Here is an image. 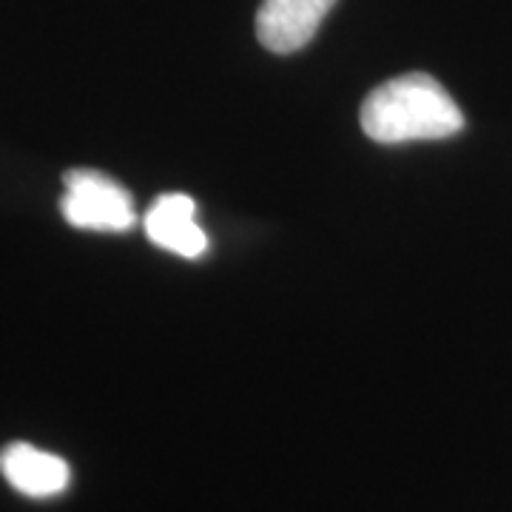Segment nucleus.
<instances>
[{
    "mask_svg": "<svg viewBox=\"0 0 512 512\" xmlns=\"http://www.w3.org/2000/svg\"><path fill=\"white\" fill-rule=\"evenodd\" d=\"M362 128L382 146L444 140L464 128V114L436 77L410 72L382 83L362 103Z\"/></svg>",
    "mask_w": 512,
    "mask_h": 512,
    "instance_id": "obj_1",
    "label": "nucleus"
},
{
    "mask_svg": "<svg viewBox=\"0 0 512 512\" xmlns=\"http://www.w3.org/2000/svg\"><path fill=\"white\" fill-rule=\"evenodd\" d=\"M336 0H262L256 15L259 43L274 55L305 49Z\"/></svg>",
    "mask_w": 512,
    "mask_h": 512,
    "instance_id": "obj_3",
    "label": "nucleus"
},
{
    "mask_svg": "<svg viewBox=\"0 0 512 512\" xmlns=\"http://www.w3.org/2000/svg\"><path fill=\"white\" fill-rule=\"evenodd\" d=\"M66 194L60 200V211L69 225L83 231H111L120 234L134 228L137 211L134 200L123 185L92 168H74L63 177Z\"/></svg>",
    "mask_w": 512,
    "mask_h": 512,
    "instance_id": "obj_2",
    "label": "nucleus"
},
{
    "mask_svg": "<svg viewBox=\"0 0 512 512\" xmlns=\"http://www.w3.org/2000/svg\"><path fill=\"white\" fill-rule=\"evenodd\" d=\"M0 473L20 495L29 498H52L72 484V470L63 458L37 450L26 441H15L0 450Z\"/></svg>",
    "mask_w": 512,
    "mask_h": 512,
    "instance_id": "obj_5",
    "label": "nucleus"
},
{
    "mask_svg": "<svg viewBox=\"0 0 512 512\" xmlns=\"http://www.w3.org/2000/svg\"><path fill=\"white\" fill-rule=\"evenodd\" d=\"M146 237L171 254L197 259L208 251V234L197 222V205L188 194H163L143 217Z\"/></svg>",
    "mask_w": 512,
    "mask_h": 512,
    "instance_id": "obj_4",
    "label": "nucleus"
}]
</instances>
